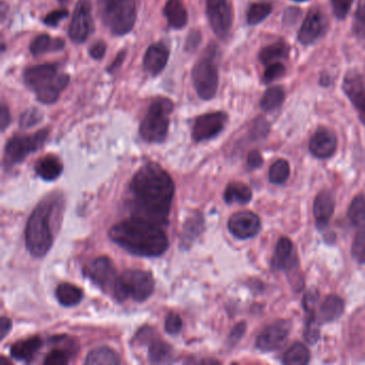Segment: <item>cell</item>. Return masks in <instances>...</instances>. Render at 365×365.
I'll return each mask as SVG.
<instances>
[{
	"label": "cell",
	"mask_w": 365,
	"mask_h": 365,
	"mask_svg": "<svg viewBox=\"0 0 365 365\" xmlns=\"http://www.w3.org/2000/svg\"><path fill=\"white\" fill-rule=\"evenodd\" d=\"M69 12L67 10H57V11L50 12L46 18H43V22L46 25L50 27H57L60 22L64 21V18H68Z\"/></svg>",
	"instance_id": "bcb514c9"
},
{
	"label": "cell",
	"mask_w": 365,
	"mask_h": 365,
	"mask_svg": "<svg viewBox=\"0 0 365 365\" xmlns=\"http://www.w3.org/2000/svg\"><path fill=\"white\" fill-rule=\"evenodd\" d=\"M11 328V319L7 317H1V319H0V340H3L9 334Z\"/></svg>",
	"instance_id": "816d5d0a"
},
{
	"label": "cell",
	"mask_w": 365,
	"mask_h": 365,
	"mask_svg": "<svg viewBox=\"0 0 365 365\" xmlns=\"http://www.w3.org/2000/svg\"><path fill=\"white\" fill-rule=\"evenodd\" d=\"M343 89L358 111L359 117L365 125V84L358 73L352 71L344 78Z\"/></svg>",
	"instance_id": "2e32d148"
},
{
	"label": "cell",
	"mask_w": 365,
	"mask_h": 365,
	"mask_svg": "<svg viewBox=\"0 0 365 365\" xmlns=\"http://www.w3.org/2000/svg\"><path fill=\"white\" fill-rule=\"evenodd\" d=\"M91 5L89 0H80L75 7L68 34L74 43H84L92 32Z\"/></svg>",
	"instance_id": "8fae6325"
},
{
	"label": "cell",
	"mask_w": 365,
	"mask_h": 365,
	"mask_svg": "<svg viewBox=\"0 0 365 365\" xmlns=\"http://www.w3.org/2000/svg\"><path fill=\"white\" fill-rule=\"evenodd\" d=\"M286 68L281 62H275V64H269L265 74H263V83L269 84L277 78H282L285 74Z\"/></svg>",
	"instance_id": "b9f144b4"
},
{
	"label": "cell",
	"mask_w": 365,
	"mask_h": 365,
	"mask_svg": "<svg viewBox=\"0 0 365 365\" xmlns=\"http://www.w3.org/2000/svg\"><path fill=\"white\" fill-rule=\"evenodd\" d=\"M207 18L214 34L225 39L233 26V8L229 0H207Z\"/></svg>",
	"instance_id": "30bf717a"
},
{
	"label": "cell",
	"mask_w": 365,
	"mask_h": 365,
	"mask_svg": "<svg viewBox=\"0 0 365 365\" xmlns=\"http://www.w3.org/2000/svg\"><path fill=\"white\" fill-rule=\"evenodd\" d=\"M34 170L42 179L46 180V181H52V180L57 179L62 175L64 166H62V161L58 158L48 155L36 162Z\"/></svg>",
	"instance_id": "d4e9b609"
},
{
	"label": "cell",
	"mask_w": 365,
	"mask_h": 365,
	"mask_svg": "<svg viewBox=\"0 0 365 365\" xmlns=\"http://www.w3.org/2000/svg\"><path fill=\"white\" fill-rule=\"evenodd\" d=\"M317 299L318 294L316 291H309L303 299V309L306 313V328L304 336H305L306 340L310 344H314L319 338L317 318H316L315 313V305Z\"/></svg>",
	"instance_id": "44dd1931"
},
{
	"label": "cell",
	"mask_w": 365,
	"mask_h": 365,
	"mask_svg": "<svg viewBox=\"0 0 365 365\" xmlns=\"http://www.w3.org/2000/svg\"><path fill=\"white\" fill-rule=\"evenodd\" d=\"M227 123V115L223 111L208 113L196 118L192 130V137L196 143L214 139L223 131Z\"/></svg>",
	"instance_id": "4fadbf2b"
},
{
	"label": "cell",
	"mask_w": 365,
	"mask_h": 365,
	"mask_svg": "<svg viewBox=\"0 0 365 365\" xmlns=\"http://www.w3.org/2000/svg\"><path fill=\"white\" fill-rule=\"evenodd\" d=\"M98 10L104 25L115 36H125L137 22L135 0H98Z\"/></svg>",
	"instance_id": "5b68a950"
},
{
	"label": "cell",
	"mask_w": 365,
	"mask_h": 365,
	"mask_svg": "<svg viewBox=\"0 0 365 365\" xmlns=\"http://www.w3.org/2000/svg\"><path fill=\"white\" fill-rule=\"evenodd\" d=\"M11 123V115H10L9 109L7 105H1V111H0V125H1V131H5Z\"/></svg>",
	"instance_id": "681fc988"
},
{
	"label": "cell",
	"mask_w": 365,
	"mask_h": 365,
	"mask_svg": "<svg viewBox=\"0 0 365 365\" xmlns=\"http://www.w3.org/2000/svg\"><path fill=\"white\" fill-rule=\"evenodd\" d=\"M163 12L172 29H182L188 23V12L182 0H167Z\"/></svg>",
	"instance_id": "603a6c76"
},
{
	"label": "cell",
	"mask_w": 365,
	"mask_h": 365,
	"mask_svg": "<svg viewBox=\"0 0 365 365\" xmlns=\"http://www.w3.org/2000/svg\"><path fill=\"white\" fill-rule=\"evenodd\" d=\"M295 1H298V3H303V1H308V0H295Z\"/></svg>",
	"instance_id": "9f6ffc18"
},
{
	"label": "cell",
	"mask_w": 365,
	"mask_h": 365,
	"mask_svg": "<svg viewBox=\"0 0 365 365\" xmlns=\"http://www.w3.org/2000/svg\"><path fill=\"white\" fill-rule=\"evenodd\" d=\"M56 297L64 306L78 305L83 299V291L78 286L70 283L60 284L56 289Z\"/></svg>",
	"instance_id": "f1b7e54d"
},
{
	"label": "cell",
	"mask_w": 365,
	"mask_h": 365,
	"mask_svg": "<svg viewBox=\"0 0 365 365\" xmlns=\"http://www.w3.org/2000/svg\"><path fill=\"white\" fill-rule=\"evenodd\" d=\"M25 84L34 90L36 99L43 104H53L70 83V76L58 74L55 64L32 66L24 71Z\"/></svg>",
	"instance_id": "3957f363"
},
{
	"label": "cell",
	"mask_w": 365,
	"mask_h": 365,
	"mask_svg": "<svg viewBox=\"0 0 365 365\" xmlns=\"http://www.w3.org/2000/svg\"><path fill=\"white\" fill-rule=\"evenodd\" d=\"M105 53H106V44L104 42H97L89 48V54L95 60H102L105 56Z\"/></svg>",
	"instance_id": "7dc6e473"
},
{
	"label": "cell",
	"mask_w": 365,
	"mask_h": 365,
	"mask_svg": "<svg viewBox=\"0 0 365 365\" xmlns=\"http://www.w3.org/2000/svg\"><path fill=\"white\" fill-rule=\"evenodd\" d=\"M334 198L329 191H322L314 202V216L316 225L319 228H324L328 225L330 219L333 216Z\"/></svg>",
	"instance_id": "7402d4cb"
},
{
	"label": "cell",
	"mask_w": 365,
	"mask_h": 365,
	"mask_svg": "<svg viewBox=\"0 0 365 365\" xmlns=\"http://www.w3.org/2000/svg\"><path fill=\"white\" fill-rule=\"evenodd\" d=\"M69 362L68 352L62 350H53L44 359L46 365H64Z\"/></svg>",
	"instance_id": "7bdbcfd3"
},
{
	"label": "cell",
	"mask_w": 365,
	"mask_h": 365,
	"mask_svg": "<svg viewBox=\"0 0 365 365\" xmlns=\"http://www.w3.org/2000/svg\"><path fill=\"white\" fill-rule=\"evenodd\" d=\"M311 359L310 350L301 343H296L284 354L283 363L288 365L308 364Z\"/></svg>",
	"instance_id": "1f68e13d"
},
{
	"label": "cell",
	"mask_w": 365,
	"mask_h": 365,
	"mask_svg": "<svg viewBox=\"0 0 365 365\" xmlns=\"http://www.w3.org/2000/svg\"><path fill=\"white\" fill-rule=\"evenodd\" d=\"M202 226H204V222H202V216L198 214L186 221L184 227V234H182V245L190 243L194 238H196L202 233Z\"/></svg>",
	"instance_id": "74e56055"
},
{
	"label": "cell",
	"mask_w": 365,
	"mask_h": 365,
	"mask_svg": "<svg viewBox=\"0 0 365 365\" xmlns=\"http://www.w3.org/2000/svg\"><path fill=\"white\" fill-rule=\"evenodd\" d=\"M109 238L127 252L137 256H161L170 245L162 226L139 218L113 225L109 229Z\"/></svg>",
	"instance_id": "7a4b0ae2"
},
{
	"label": "cell",
	"mask_w": 365,
	"mask_h": 365,
	"mask_svg": "<svg viewBox=\"0 0 365 365\" xmlns=\"http://www.w3.org/2000/svg\"><path fill=\"white\" fill-rule=\"evenodd\" d=\"M200 40H202L200 32H198V30H193V32H191L190 36H188V39H186V50L193 52L200 46Z\"/></svg>",
	"instance_id": "c3c4849f"
},
{
	"label": "cell",
	"mask_w": 365,
	"mask_h": 365,
	"mask_svg": "<svg viewBox=\"0 0 365 365\" xmlns=\"http://www.w3.org/2000/svg\"><path fill=\"white\" fill-rule=\"evenodd\" d=\"M291 174V168L289 164L286 160H277L269 170V179L273 184H282L288 179Z\"/></svg>",
	"instance_id": "8d00e7d4"
},
{
	"label": "cell",
	"mask_w": 365,
	"mask_h": 365,
	"mask_svg": "<svg viewBox=\"0 0 365 365\" xmlns=\"http://www.w3.org/2000/svg\"><path fill=\"white\" fill-rule=\"evenodd\" d=\"M326 18L318 9H312L299 30L298 39L304 46L314 43L326 29Z\"/></svg>",
	"instance_id": "e0dca14e"
},
{
	"label": "cell",
	"mask_w": 365,
	"mask_h": 365,
	"mask_svg": "<svg viewBox=\"0 0 365 365\" xmlns=\"http://www.w3.org/2000/svg\"><path fill=\"white\" fill-rule=\"evenodd\" d=\"M48 129L41 130L32 135H15L8 141L5 148V162L8 166L23 162L30 153L43 147L48 139Z\"/></svg>",
	"instance_id": "9c48e42d"
},
{
	"label": "cell",
	"mask_w": 365,
	"mask_h": 365,
	"mask_svg": "<svg viewBox=\"0 0 365 365\" xmlns=\"http://www.w3.org/2000/svg\"><path fill=\"white\" fill-rule=\"evenodd\" d=\"M129 209L133 218L164 226L167 224L175 186L172 177L157 163L142 166L130 184Z\"/></svg>",
	"instance_id": "6da1fadb"
},
{
	"label": "cell",
	"mask_w": 365,
	"mask_h": 365,
	"mask_svg": "<svg viewBox=\"0 0 365 365\" xmlns=\"http://www.w3.org/2000/svg\"><path fill=\"white\" fill-rule=\"evenodd\" d=\"M348 218L354 226L365 225V194H359L352 200L348 209Z\"/></svg>",
	"instance_id": "e575fe53"
},
{
	"label": "cell",
	"mask_w": 365,
	"mask_h": 365,
	"mask_svg": "<svg viewBox=\"0 0 365 365\" xmlns=\"http://www.w3.org/2000/svg\"><path fill=\"white\" fill-rule=\"evenodd\" d=\"M338 148V139L331 130L319 128L310 141L312 155L318 159H328L334 155Z\"/></svg>",
	"instance_id": "ac0fdd59"
},
{
	"label": "cell",
	"mask_w": 365,
	"mask_h": 365,
	"mask_svg": "<svg viewBox=\"0 0 365 365\" xmlns=\"http://www.w3.org/2000/svg\"><path fill=\"white\" fill-rule=\"evenodd\" d=\"M53 206L54 202L52 200H42L32 211L26 225V247L30 254L36 259L46 256L52 247L53 234L50 220Z\"/></svg>",
	"instance_id": "277c9868"
},
{
	"label": "cell",
	"mask_w": 365,
	"mask_h": 365,
	"mask_svg": "<svg viewBox=\"0 0 365 365\" xmlns=\"http://www.w3.org/2000/svg\"><path fill=\"white\" fill-rule=\"evenodd\" d=\"M295 249L291 239L282 237L275 247L271 266L275 270H291L296 267Z\"/></svg>",
	"instance_id": "ffe728a7"
},
{
	"label": "cell",
	"mask_w": 365,
	"mask_h": 365,
	"mask_svg": "<svg viewBox=\"0 0 365 365\" xmlns=\"http://www.w3.org/2000/svg\"><path fill=\"white\" fill-rule=\"evenodd\" d=\"M245 324H239L235 326L234 330L232 331V334H230V340H238L239 338L242 336V334L245 333Z\"/></svg>",
	"instance_id": "db71d44e"
},
{
	"label": "cell",
	"mask_w": 365,
	"mask_h": 365,
	"mask_svg": "<svg viewBox=\"0 0 365 365\" xmlns=\"http://www.w3.org/2000/svg\"><path fill=\"white\" fill-rule=\"evenodd\" d=\"M354 32L360 39H365V0H359L354 14Z\"/></svg>",
	"instance_id": "ab89813d"
},
{
	"label": "cell",
	"mask_w": 365,
	"mask_h": 365,
	"mask_svg": "<svg viewBox=\"0 0 365 365\" xmlns=\"http://www.w3.org/2000/svg\"><path fill=\"white\" fill-rule=\"evenodd\" d=\"M64 48V41L60 38L53 39L48 34L36 36L30 43V52L34 56L46 54L48 52H58Z\"/></svg>",
	"instance_id": "484cf974"
},
{
	"label": "cell",
	"mask_w": 365,
	"mask_h": 365,
	"mask_svg": "<svg viewBox=\"0 0 365 365\" xmlns=\"http://www.w3.org/2000/svg\"><path fill=\"white\" fill-rule=\"evenodd\" d=\"M121 362L118 354L109 347H99L87 354L85 363L88 365H116Z\"/></svg>",
	"instance_id": "f546056e"
},
{
	"label": "cell",
	"mask_w": 365,
	"mask_h": 365,
	"mask_svg": "<svg viewBox=\"0 0 365 365\" xmlns=\"http://www.w3.org/2000/svg\"><path fill=\"white\" fill-rule=\"evenodd\" d=\"M354 0H331L332 8H333L334 15L338 20H344L352 8Z\"/></svg>",
	"instance_id": "ee69618b"
},
{
	"label": "cell",
	"mask_w": 365,
	"mask_h": 365,
	"mask_svg": "<svg viewBox=\"0 0 365 365\" xmlns=\"http://www.w3.org/2000/svg\"><path fill=\"white\" fill-rule=\"evenodd\" d=\"M149 359L152 363L172 362V347L162 340H153L149 346Z\"/></svg>",
	"instance_id": "836d02e7"
},
{
	"label": "cell",
	"mask_w": 365,
	"mask_h": 365,
	"mask_svg": "<svg viewBox=\"0 0 365 365\" xmlns=\"http://www.w3.org/2000/svg\"><path fill=\"white\" fill-rule=\"evenodd\" d=\"M214 55V53H211L205 56L192 70L194 88L202 100L214 99L218 91L219 73Z\"/></svg>",
	"instance_id": "ba28073f"
},
{
	"label": "cell",
	"mask_w": 365,
	"mask_h": 365,
	"mask_svg": "<svg viewBox=\"0 0 365 365\" xmlns=\"http://www.w3.org/2000/svg\"><path fill=\"white\" fill-rule=\"evenodd\" d=\"M170 58V50L163 43L152 44L144 56V69L151 76H157L165 69Z\"/></svg>",
	"instance_id": "d6986e66"
},
{
	"label": "cell",
	"mask_w": 365,
	"mask_h": 365,
	"mask_svg": "<svg viewBox=\"0 0 365 365\" xmlns=\"http://www.w3.org/2000/svg\"><path fill=\"white\" fill-rule=\"evenodd\" d=\"M352 253V256L358 263H365V225L361 226L354 236Z\"/></svg>",
	"instance_id": "f35d334b"
},
{
	"label": "cell",
	"mask_w": 365,
	"mask_h": 365,
	"mask_svg": "<svg viewBox=\"0 0 365 365\" xmlns=\"http://www.w3.org/2000/svg\"><path fill=\"white\" fill-rule=\"evenodd\" d=\"M84 275L105 291L107 289L113 291L117 279L116 269L113 267V261L105 256L98 257L87 265L84 269Z\"/></svg>",
	"instance_id": "7c38bea8"
},
{
	"label": "cell",
	"mask_w": 365,
	"mask_h": 365,
	"mask_svg": "<svg viewBox=\"0 0 365 365\" xmlns=\"http://www.w3.org/2000/svg\"><path fill=\"white\" fill-rule=\"evenodd\" d=\"M125 55H127L125 52L119 53L115 60H113V64L107 68V71L109 73H115L116 71H118L120 67L123 66V62H125Z\"/></svg>",
	"instance_id": "f5cc1de1"
},
{
	"label": "cell",
	"mask_w": 365,
	"mask_h": 365,
	"mask_svg": "<svg viewBox=\"0 0 365 365\" xmlns=\"http://www.w3.org/2000/svg\"><path fill=\"white\" fill-rule=\"evenodd\" d=\"M285 99V91L282 87H271L263 93L261 107L265 111H273L279 109Z\"/></svg>",
	"instance_id": "d6a6232c"
},
{
	"label": "cell",
	"mask_w": 365,
	"mask_h": 365,
	"mask_svg": "<svg viewBox=\"0 0 365 365\" xmlns=\"http://www.w3.org/2000/svg\"><path fill=\"white\" fill-rule=\"evenodd\" d=\"M247 164L251 168H257L263 165V158L257 150L249 152V157H247Z\"/></svg>",
	"instance_id": "f907efd6"
},
{
	"label": "cell",
	"mask_w": 365,
	"mask_h": 365,
	"mask_svg": "<svg viewBox=\"0 0 365 365\" xmlns=\"http://www.w3.org/2000/svg\"><path fill=\"white\" fill-rule=\"evenodd\" d=\"M43 119V115L38 109H29L24 111L23 115L20 119V125L22 129H29V128L34 127L38 123H41Z\"/></svg>",
	"instance_id": "60d3db41"
},
{
	"label": "cell",
	"mask_w": 365,
	"mask_h": 365,
	"mask_svg": "<svg viewBox=\"0 0 365 365\" xmlns=\"http://www.w3.org/2000/svg\"><path fill=\"white\" fill-rule=\"evenodd\" d=\"M287 44L283 41L277 42V43L270 44V46H266L259 53V60L263 64H273L279 60H284L288 56Z\"/></svg>",
	"instance_id": "4dcf8cb0"
},
{
	"label": "cell",
	"mask_w": 365,
	"mask_h": 365,
	"mask_svg": "<svg viewBox=\"0 0 365 365\" xmlns=\"http://www.w3.org/2000/svg\"><path fill=\"white\" fill-rule=\"evenodd\" d=\"M69 0H58V3L60 4V5L64 6L68 4Z\"/></svg>",
	"instance_id": "11a10c76"
},
{
	"label": "cell",
	"mask_w": 365,
	"mask_h": 365,
	"mask_svg": "<svg viewBox=\"0 0 365 365\" xmlns=\"http://www.w3.org/2000/svg\"><path fill=\"white\" fill-rule=\"evenodd\" d=\"M261 228V219L251 211L237 212L228 221L229 232L238 239L253 238L259 234Z\"/></svg>",
	"instance_id": "9a60e30c"
},
{
	"label": "cell",
	"mask_w": 365,
	"mask_h": 365,
	"mask_svg": "<svg viewBox=\"0 0 365 365\" xmlns=\"http://www.w3.org/2000/svg\"><path fill=\"white\" fill-rule=\"evenodd\" d=\"M155 291V280L151 273L143 270H127L115 282L113 294L118 301L132 298L137 302L147 300Z\"/></svg>",
	"instance_id": "52a82bcc"
},
{
	"label": "cell",
	"mask_w": 365,
	"mask_h": 365,
	"mask_svg": "<svg viewBox=\"0 0 365 365\" xmlns=\"http://www.w3.org/2000/svg\"><path fill=\"white\" fill-rule=\"evenodd\" d=\"M42 346V340L40 336H32L26 340L14 343L11 346V356L20 361L29 362L39 352Z\"/></svg>",
	"instance_id": "cb8c5ba5"
},
{
	"label": "cell",
	"mask_w": 365,
	"mask_h": 365,
	"mask_svg": "<svg viewBox=\"0 0 365 365\" xmlns=\"http://www.w3.org/2000/svg\"><path fill=\"white\" fill-rule=\"evenodd\" d=\"M182 320L179 315L170 313L165 319V330L167 333L177 334L181 331Z\"/></svg>",
	"instance_id": "f6af8a7d"
},
{
	"label": "cell",
	"mask_w": 365,
	"mask_h": 365,
	"mask_svg": "<svg viewBox=\"0 0 365 365\" xmlns=\"http://www.w3.org/2000/svg\"><path fill=\"white\" fill-rule=\"evenodd\" d=\"M174 104L170 99L158 98L152 102L139 127L142 139L147 143H162L167 137L170 115Z\"/></svg>",
	"instance_id": "8992f818"
},
{
	"label": "cell",
	"mask_w": 365,
	"mask_h": 365,
	"mask_svg": "<svg viewBox=\"0 0 365 365\" xmlns=\"http://www.w3.org/2000/svg\"><path fill=\"white\" fill-rule=\"evenodd\" d=\"M345 303L338 296H328L320 306V320L331 322L340 317L344 312Z\"/></svg>",
	"instance_id": "4316f807"
},
{
	"label": "cell",
	"mask_w": 365,
	"mask_h": 365,
	"mask_svg": "<svg viewBox=\"0 0 365 365\" xmlns=\"http://www.w3.org/2000/svg\"><path fill=\"white\" fill-rule=\"evenodd\" d=\"M291 332V324L287 320H279L268 326L259 334L256 346L261 352H275L283 346Z\"/></svg>",
	"instance_id": "5bb4252c"
},
{
	"label": "cell",
	"mask_w": 365,
	"mask_h": 365,
	"mask_svg": "<svg viewBox=\"0 0 365 365\" xmlns=\"http://www.w3.org/2000/svg\"><path fill=\"white\" fill-rule=\"evenodd\" d=\"M273 11V6L270 4H254L249 8L247 11V23L249 25H256L261 23Z\"/></svg>",
	"instance_id": "d590c367"
},
{
	"label": "cell",
	"mask_w": 365,
	"mask_h": 365,
	"mask_svg": "<svg viewBox=\"0 0 365 365\" xmlns=\"http://www.w3.org/2000/svg\"><path fill=\"white\" fill-rule=\"evenodd\" d=\"M224 200L227 204H247L252 200V190L242 182H232L225 190Z\"/></svg>",
	"instance_id": "83f0119b"
}]
</instances>
